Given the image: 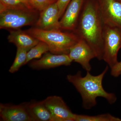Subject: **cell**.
I'll return each instance as SVG.
<instances>
[{
  "instance_id": "obj_1",
  "label": "cell",
  "mask_w": 121,
  "mask_h": 121,
  "mask_svg": "<svg viewBox=\"0 0 121 121\" xmlns=\"http://www.w3.org/2000/svg\"><path fill=\"white\" fill-rule=\"evenodd\" d=\"M104 26L97 1L88 0L83 5L74 32L90 46L100 60H103Z\"/></svg>"
},
{
  "instance_id": "obj_2",
  "label": "cell",
  "mask_w": 121,
  "mask_h": 121,
  "mask_svg": "<svg viewBox=\"0 0 121 121\" xmlns=\"http://www.w3.org/2000/svg\"><path fill=\"white\" fill-rule=\"evenodd\" d=\"M108 68L107 65L101 74L97 76L92 75L90 72L87 71L86 75L83 77L80 71L74 75L67 76L68 82L73 84L80 93L84 109H89L95 106L98 97L105 99L110 104L116 102L117 98L114 94L107 92L103 86V80Z\"/></svg>"
},
{
  "instance_id": "obj_3",
  "label": "cell",
  "mask_w": 121,
  "mask_h": 121,
  "mask_svg": "<svg viewBox=\"0 0 121 121\" xmlns=\"http://www.w3.org/2000/svg\"><path fill=\"white\" fill-rule=\"evenodd\" d=\"M61 30H44L35 27L25 31L39 41L46 43L51 53L68 54L70 49L80 39L74 32H64Z\"/></svg>"
},
{
  "instance_id": "obj_4",
  "label": "cell",
  "mask_w": 121,
  "mask_h": 121,
  "mask_svg": "<svg viewBox=\"0 0 121 121\" xmlns=\"http://www.w3.org/2000/svg\"><path fill=\"white\" fill-rule=\"evenodd\" d=\"M103 60L111 69L118 63L117 55L121 48V27L104 24Z\"/></svg>"
},
{
  "instance_id": "obj_5",
  "label": "cell",
  "mask_w": 121,
  "mask_h": 121,
  "mask_svg": "<svg viewBox=\"0 0 121 121\" xmlns=\"http://www.w3.org/2000/svg\"><path fill=\"white\" fill-rule=\"evenodd\" d=\"M37 12L8 9L0 13V28L17 30L32 25L37 20Z\"/></svg>"
},
{
  "instance_id": "obj_6",
  "label": "cell",
  "mask_w": 121,
  "mask_h": 121,
  "mask_svg": "<svg viewBox=\"0 0 121 121\" xmlns=\"http://www.w3.org/2000/svg\"><path fill=\"white\" fill-rule=\"evenodd\" d=\"M43 101L51 115V121H74L75 114L72 112L61 97L49 96Z\"/></svg>"
},
{
  "instance_id": "obj_7",
  "label": "cell",
  "mask_w": 121,
  "mask_h": 121,
  "mask_svg": "<svg viewBox=\"0 0 121 121\" xmlns=\"http://www.w3.org/2000/svg\"><path fill=\"white\" fill-rule=\"evenodd\" d=\"M68 55L72 62L80 64L86 71L90 72L91 67L90 62L96 58L94 51L86 41L80 39L70 49Z\"/></svg>"
},
{
  "instance_id": "obj_8",
  "label": "cell",
  "mask_w": 121,
  "mask_h": 121,
  "mask_svg": "<svg viewBox=\"0 0 121 121\" xmlns=\"http://www.w3.org/2000/svg\"><path fill=\"white\" fill-rule=\"evenodd\" d=\"M104 24L121 27V2L118 0H97Z\"/></svg>"
},
{
  "instance_id": "obj_9",
  "label": "cell",
  "mask_w": 121,
  "mask_h": 121,
  "mask_svg": "<svg viewBox=\"0 0 121 121\" xmlns=\"http://www.w3.org/2000/svg\"><path fill=\"white\" fill-rule=\"evenodd\" d=\"M83 2L84 0L71 1L60 20L61 30L74 32L77 26Z\"/></svg>"
},
{
  "instance_id": "obj_10",
  "label": "cell",
  "mask_w": 121,
  "mask_h": 121,
  "mask_svg": "<svg viewBox=\"0 0 121 121\" xmlns=\"http://www.w3.org/2000/svg\"><path fill=\"white\" fill-rule=\"evenodd\" d=\"M72 61L68 54H56L46 53L41 58L33 60L29 66L33 69H48L61 66H70Z\"/></svg>"
},
{
  "instance_id": "obj_11",
  "label": "cell",
  "mask_w": 121,
  "mask_h": 121,
  "mask_svg": "<svg viewBox=\"0 0 121 121\" xmlns=\"http://www.w3.org/2000/svg\"><path fill=\"white\" fill-rule=\"evenodd\" d=\"M0 117L4 121H34L29 112L27 103L18 105L0 104Z\"/></svg>"
},
{
  "instance_id": "obj_12",
  "label": "cell",
  "mask_w": 121,
  "mask_h": 121,
  "mask_svg": "<svg viewBox=\"0 0 121 121\" xmlns=\"http://www.w3.org/2000/svg\"><path fill=\"white\" fill-rule=\"evenodd\" d=\"M39 12V19L36 23V27L47 30L61 29L59 21V10L56 2Z\"/></svg>"
},
{
  "instance_id": "obj_13",
  "label": "cell",
  "mask_w": 121,
  "mask_h": 121,
  "mask_svg": "<svg viewBox=\"0 0 121 121\" xmlns=\"http://www.w3.org/2000/svg\"><path fill=\"white\" fill-rule=\"evenodd\" d=\"M9 43L15 44L17 48L29 50L39 43V40L33 37L25 31L11 30L8 37Z\"/></svg>"
},
{
  "instance_id": "obj_14",
  "label": "cell",
  "mask_w": 121,
  "mask_h": 121,
  "mask_svg": "<svg viewBox=\"0 0 121 121\" xmlns=\"http://www.w3.org/2000/svg\"><path fill=\"white\" fill-rule=\"evenodd\" d=\"M27 103L29 112L33 121H52L51 115L43 101Z\"/></svg>"
},
{
  "instance_id": "obj_15",
  "label": "cell",
  "mask_w": 121,
  "mask_h": 121,
  "mask_svg": "<svg viewBox=\"0 0 121 121\" xmlns=\"http://www.w3.org/2000/svg\"><path fill=\"white\" fill-rule=\"evenodd\" d=\"M8 9L37 12L31 0H0V13Z\"/></svg>"
},
{
  "instance_id": "obj_16",
  "label": "cell",
  "mask_w": 121,
  "mask_h": 121,
  "mask_svg": "<svg viewBox=\"0 0 121 121\" xmlns=\"http://www.w3.org/2000/svg\"><path fill=\"white\" fill-rule=\"evenodd\" d=\"M49 50V48L46 43L39 41V43L28 52L25 65L34 59L40 58L42 55L47 53Z\"/></svg>"
},
{
  "instance_id": "obj_17",
  "label": "cell",
  "mask_w": 121,
  "mask_h": 121,
  "mask_svg": "<svg viewBox=\"0 0 121 121\" xmlns=\"http://www.w3.org/2000/svg\"><path fill=\"white\" fill-rule=\"evenodd\" d=\"M121 119L109 113L89 116L75 114L74 121H121Z\"/></svg>"
},
{
  "instance_id": "obj_18",
  "label": "cell",
  "mask_w": 121,
  "mask_h": 121,
  "mask_svg": "<svg viewBox=\"0 0 121 121\" xmlns=\"http://www.w3.org/2000/svg\"><path fill=\"white\" fill-rule=\"evenodd\" d=\"M29 51L27 49L17 48L15 60L9 68V71L12 73L19 70L22 66L25 65L27 58V55Z\"/></svg>"
},
{
  "instance_id": "obj_19",
  "label": "cell",
  "mask_w": 121,
  "mask_h": 121,
  "mask_svg": "<svg viewBox=\"0 0 121 121\" xmlns=\"http://www.w3.org/2000/svg\"><path fill=\"white\" fill-rule=\"evenodd\" d=\"M58 0H31L33 7L40 12L50 5L57 2Z\"/></svg>"
},
{
  "instance_id": "obj_20",
  "label": "cell",
  "mask_w": 121,
  "mask_h": 121,
  "mask_svg": "<svg viewBox=\"0 0 121 121\" xmlns=\"http://www.w3.org/2000/svg\"><path fill=\"white\" fill-rule=\"evenodd\" d=\"M71 0H58L56 3L59 10V17L61 18Z\"/></svg>"
},
{
  "instance_id": "obj_21",
  "label": "cell",
  "mask_w": 121,
  "mask_h": 121,
  "mask_svg": "<svg viewBox=\"0 0 121 121\" xmlns=\"http://www.w3.org/2000/svg\"><path fill=\"white\" fill-rule=\"evenodd\" d=\"M111 70V74L113 76L115 77H118L121 74V62H118Z\"/></svg>"
},
{
  "instance_id": "obj_22",
  "label": "cell",
  "mask_w": 121,
  "mask_h": 121,
  "mask_svg": "<svg viewBox=\"0 0 121 121\" xmlns=\"http://www.w3.org/2000/svg\"><path fill=\"white\" fill-rule=\"evenodd\" d=\"M118 0L119 1H120V2H121V0Z\"/></svg>"
}]
</instances>
